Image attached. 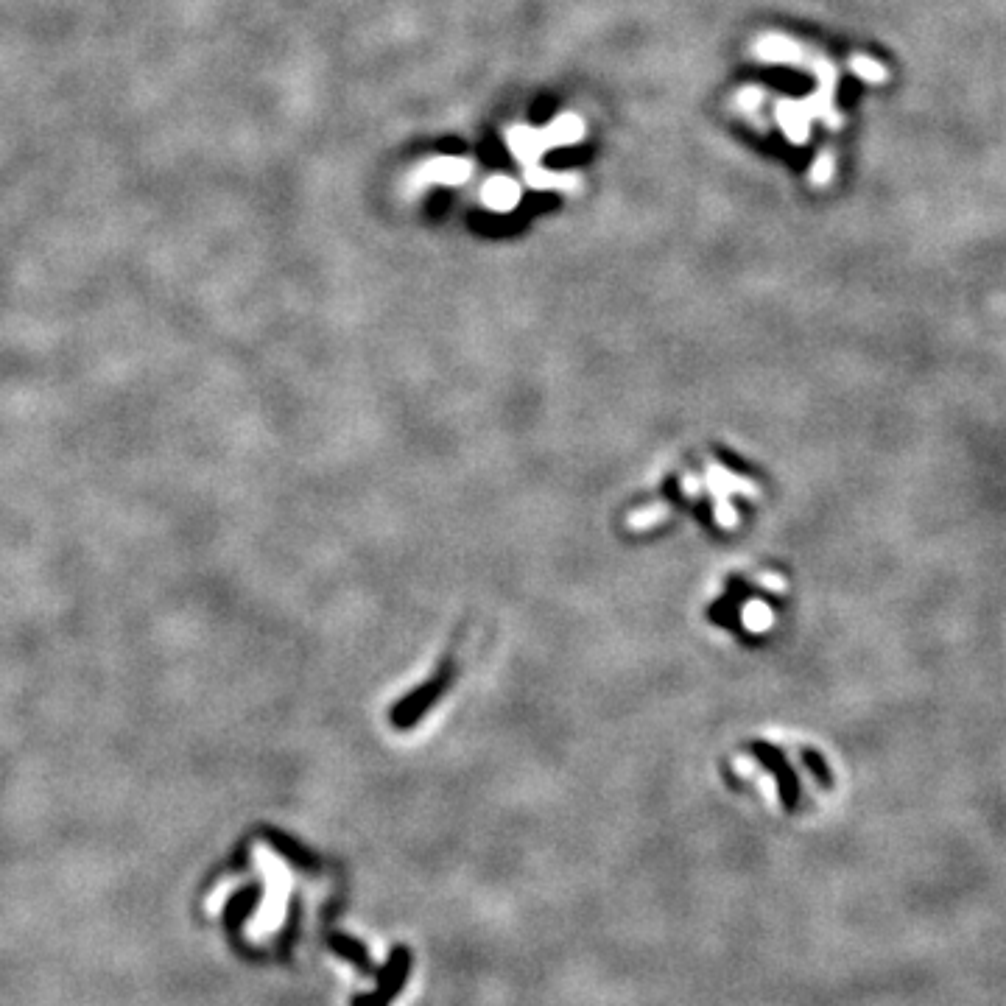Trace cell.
Instances as JSON below:
<instances>
[{
    "instance_id": "6da1fadb",
    "label": "cell",
    "mask_w": 1006,
    "mask_h": 1006,
    "mask_svg": "<svg viewBox=\"0 0 1006 1006\" xmlns=\"http://www.w3.org/2000/svg\"><path fill=\"white\" fill-rule=\"evenodd\" d=\"M763 484L721 450H694L668 470L660 492L629 515L632 529H657L674 517H696L716 531H735L761 503Z\"/></svg>"
},
{
    "instance_id": "277c9868",
    "label": "cell",
    "mask_w": 1006,
    "mask_h": 1006,
    "mask_svg": "<svg viewBox=\"0 0 1006 1006\" xmlns=\"http://www.w3.org/2000/svg\"><path fill=\"white\" fill-rule=\"evenodd\" d=\"M585 137V121H579L576 115H562L559 121H554L543 132H529V129H512L509 132V149L515 151L517 157L531 165V160H537L545 149L551 146H568Z\"/></svg>"
},
{
    "instance_id": "5b68a950",
    "label": "cell",
    "mask_w": 1006,
    "mask_h": 1006,
    "mask_svg": "<svg viewBox=\"0 0 1006 1006\" xmlns=\"http://www.w3.org/2000/svg\"><path fill=\"white\" fill-rule=\"evenodd\" d=\"M473 174V163H467V160H459V157H439V160H431V163H425L414 174V179L417 182H448V185H459V182H464V179L470 177Z\"/></svg>"
},
{
    "instance_id": "7a4b0ae2",
    "label": "cell",
    "mask_w": 1006,
    "mask_h": 1006,
    "mask_svg": "<svg viewBox=\"0 0 1006 1006\" xmlns=\"http://www.w3.org/2000/svg\"><path fill=\"white\" fill-rule=\"evenodd\" d=\"M783 579L769 573H733L724 579L721 593L710 601V621L738 638H763L775 629L783 601Z\"/></svg>"
},
{
    "instance_id": "8992f818",
    "label": "cell",
    "mask_w": 1006,
    "mask_h": 1006,
    "mask_svg": "<svg viewBox=\"0 0 1006 1006\" xmlns=\"http://www.w3.org/2000/svg\"><path fill=\"white\" fill-rule=\"evenodd\" d=\"M481 202L487 204L490 210H495V213H509V210H515L517 202H520V188H517L515 179L495 177L484 185Z\"/></svg>"
},
{
    "instance_id": "3957f363",
    "label": "cell",
    "mask_w": 1006,
    "mask_h": 1006,
    "mask_svg": "<svg viewBox=\"0 0 1006 1006\" xmlns=\"http://www.w3.org/2000/svg\"><path fill=\"white\" fill-rule=\"evenodd\" d=\"M255 861H258L263 881H266V895H263L258 914H255V923L249 925V934L252 937H266V934H274L283 925V920H286L288 895L294 889V875L288 870L286 861L277 856L274 847H269V844H255Z\"/></svg>"
}]
</instances>
